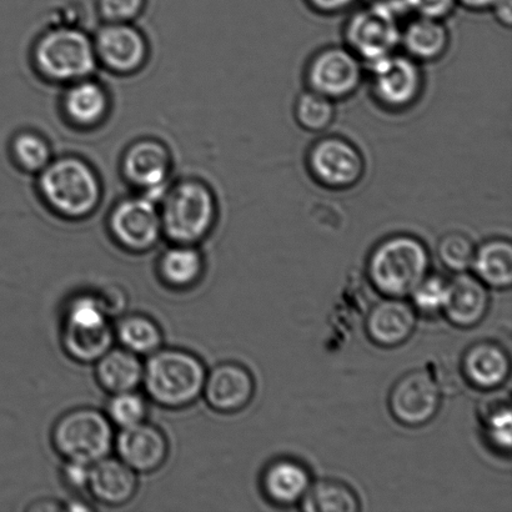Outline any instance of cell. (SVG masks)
Returning a JSON list of instances; mask_svg holds the SVG:
<instances>
[{"label":"cell","instance_id":"obj_43","mask_svg":"<svg viewBox=\"0 0 512 512\" xmlns=\"http://www.w3.org/2000/svg\"><path fill=\"white\" fill-rule=\"evenodd\" d=\"M384 2H396V0H384Z\"/></svg>","mask_w":512,"mask_h":512},{"label":"cell","instance_id":"obj_1","mask_svg":"<svg viewBox=\"0 0 512 512\" xmlns=\"http://www.w3.org/2000/svg\"><path fill=\"white\" fill-rule=\"evenodd\" d=\"M207 373L197 354L162 346L147 356L142 386L145 396L162 408L185 409L202 398Z\"/></svg>","mask_w":512,"mask_h":512},{"label":"cell","instance_id":"obj_20","mask_svg":"<svg viewBox=\"0 0 512 512\" xmlns=\"http://www.w3.org/2000/svg\"><path fill=\"white\" fill-rule=\"evenodd\" d=\"M416 311L400 298H388L373 306L366 318V333L374 344L395 348L413 335Z\"/></svg>","mask_w":512,"mask_h":512},{"label":"cell","instance_id":"obj_38","mask_svg":"<svg viewBox=\"0 0 512 512\" xmlns=\"http://www.w3.org/2000/svg\"><path fill=\"white\" fill-rule=\"evenodd\" d=\"M90 466L78 461H64L62 480L65 486L73 491L88 490Z\"/></svg>","mask_w":512,"mask_h":512},{"label":"cell","instance_id":"obj_13","mask_svg":"<svg viewBox=\"0 0 512 512\" xmlns=\"http://www.w3.org/2000/svg\"><path fill=\"white\" fill-rule=\"evenodd\" d=\"M170 170L172 155L159 140H138L123 155L122 172L125 179L157 202L168 189Z\"/></svg>","mask_w":512,"mask_h":512},{"label":"cell","instance_id":"obj_39","mask_svg":"<svg viewBox=\"0 0 512 512\" xmlns=\"http://www.w3.org/2000/svg\"><path fill=\"white\" fill-rule=\"evenodd\" d=\"M100 300L108 311L110 318L122 315L128 306V295L123 288L118 285L104 286L103 289L97 290Z\"/></svg>","mask_w":512,"mask_h":512},{"label":"cell","instance_id":"obj_7","mask_svg":"<svg viewBox=\"0 0 512 512\" xmlns=\"http://www.w3.org/2000/svg\"><path fill=\"white\" fill-rule=\"evenodd\" d=\"M50 438L64 461L93 465L112 453L114 425L103 411L83 406L60 416Z\"/></svg>","mask_w":512,"mask_h":512},{"label":"cell","instance_id":"obj_11","mask_svg":"<svg viewBox=\"0 0 512 512\" xmlns=\"http://www.w3.org/2000/svg\"><path fill=\"white\" fill-rule=\"evenodd\" d=\"M371 87L384 107L404 109L419 98L423 74L409 55L391 53L371 63Z\"/></svg>","mask_w":512,"mask_h":512},{"label":"cell","instance_id":"obj_6","mask_svg":"<svg viewBox=\"0 0 512 512\" xmlns=\"http://www.w3.org/2000/svg\"><path fill=\"white\" fill-rule=\"evenodd\" d=\"M33 59L45 79L65 85L92 77L98 67L93 38L73 25H58L43 33Z\"/></svg>","mask_w":512,"mask_h":512},{"label":"cell","instance_id":"obj_8","mask_svg":"<svg viewBox=\"0 0 512 512\" xmlns=\"http://www.w3.org/2000/svg\"><path fill=\"white\" fill-rule=\"evenodd\" d=\"M398 15V9L389 2L358 10L345 28L351 52L370 64L394 53L403 32Z\"/></svg>","mask_w":512,"mask_h":512},{"label":"cell","instance_id":"obj_17","mask_svg":"<svg viewBox=\"0 0 512 512\" xmlns=\"http://www.w3.org/2000/svg\"><path fill=\"white\" fill-rule=\"evenodd\" d=\"M255 391L252 373L238 363H222L207 373L203 398L220 414H234L247 408Z\"/></svg>","mask_w":512,"mask_h":512},{"label":"cell","instance_id":"obj_37","mask_svg":"<svg viewBox=\"0 0 512 512\" xmlns=\"http://www.w3.org/2000/svg\"><path fill=\"white\" fill-rule=\"evenodd\" d=\"M405 4L420 17L441 20L451 13L455 0H405Z\"/></svg>","mask_w":512,"mask_h":512},{"label":"cell","instance_id":"obj_36","mask_svg":"<svg viewBox=\"0 0 512 512\" xmlns=\"http://www.w3.org/2000/svg\"><path fill=\"white\" fill-rule=\"evenodd\" d=\"M145 0H99L105 23H132L142 13Z\"/></svg>","mask_w":512,"mask_h":512},{"label":"cell","instance_id":"obj_10","mask_svg":"<svg viewBox=\"0 0 512 512\" xmlns=\"http://www.w3.org/2000/svg\"><path fill=\"white\" fill-rule=\"evenodd\" d=\"M308 167L316 182L339 190L354 187L365 172L363 154L340 137H325L316 142L308 154Z\"/></svg>","mask_w":512,"mask_h":512},{"label":"cell","instance_id":"obj_29","mask_svg":"<svg viewBox=\"0 0 512 512\" xmlns=\"http://www.w3.org/2000/svg\"><path fill=\"white\" fill-rule=\"evenodd\" d=\"M478 405L481 425L484 426L485 440L499 453H509L511 449L512 415L508 398L486 391Z\"/></svg>","mask_w":512,"mask_h":512},{"label":"cell","instance_id":"obj_9","mask_svg":"<svg viewBox=\"0 0 512 512\" xmlns=\"http://www.w3.org/2000/svg\"><path fill=\"white\" fill-rule=\"evenodd\" d=\"M108 229L125 252H150L163 237L159 202L145 194L120 200L109 214Z\"/></svg>","mask_w":512,"mask_h":512},{"label":"cell","instance_id":"obj_30","mask_svg":"<svg viewBox=\"0 0 512 512\" xmlns=\"http://www.w3.org/2000/svg\"><path fill=\"white\" fill-rule=\"evenodd\" d=\"M301 509L309 512H356L360 501L348 485L335 480H321L310 485L300 501Z\"/></svg>","mask_w":512,"mask_h":512},{"label":"cell","instance_id":"obj_25","mask_svg":"<svg viewBox=\"0 0 512 512\" xmlns=\"http://www.w3.org/2000/svg\"><path fill=\"white\" fill-rule=\"evenodd\" d=\"M94 365L100 388L110 395L138 390L142 386L144 361L122 346H113Z\"/></svg>","mask_w":512,"mask_h":512},{"label":"cell","instance_id":"obj_5","mask_svg":"<svg viewBox=\"0 0 512 512\" xmlns=\"http://www.w3.org/2000/svg\"><path fill=\"white\" fill-rule=\"evenodd\" d=\"M430 256L421 240L395 235L373 250L368 275L374 288L388 298L411 295L429 273Z\"/></svg>","mask_w":512,"mask_h":512},{"label":"cell","instance_id":"obj_31","mask_svg":"<svg viewBox=\"0 0 512 512\" xmlns=\"http://www.w3.org/2000/svg\"><path fill=\"white\" fill-rule=\"evenodd\" d=\"M149 405L147 396L138 390L110 395L105 409L110 423L118 429L130 428L147 421Z\"/></svg>","mask_w":512,"mask_h":512},{"label":"cell","instance_id":"obj_28","mask_svg":"<svg viewBox=\"0 0 512 512\" xmlns=\"http://www.w3.org/2000/svg\"><path fill=\"white\" fill-rule=\"evenodd\" d=\"M115 341L122 348L132 351L142 358L162 348L163 330L150 316L140 313L124 315L114 326Z\"/></svg>","mask_w":512,"mask_h":512},{"label":"cell","instance_id":"obj_33","mask_svg":"<svg viewBox=\"0 0 512 512\" xmlns=\"http://www.w3.org/2000/svg\"><path fill=\"white\" fill-rule=\"evenodd\" d=\"M334 100L308 90L300 95L295 104V118L309 132H323L333 123L335 117Z\"/></svg>","mask_w":512,"mask_h":512},{"label":"cell","instance_id":"obj_34","mask_svg":"<svg viewBox=\"0 0 512 512\" xmlns=\"http://www.w3.org/2000/svg\"><path fill=\"white\" fill-rule=\"evenodd\" d=\"M476 249L468 235L449 233L438 244V256L445 266L455 273H465L473 265Z\"/></svg>","mask_w":512,"mask_h":512},{"label":"cell","instance_id":"obj_24","mask_svg":"<svg viewBox=\"0 0 512 512\" xmlns=\"http://www.w3.org/2000/svg\"><path fill=\"white\" fill-rule=\"evenodd\" d=\"M311 485L308 469L298 461L280 459L271 463L261 476V488L271 503L290 506L303 500Z\"/></svg>","mask_w":512,"mask_h":512},{"label":"cell","instance_id":"obj_32","mask_svg":"<svg viewBox=\"0 0 512 512\" xmlns=\"http://www.w3.org/2000/svg\"><path fill=\"white\" fill-rule=\"evenodd\" d=\"M12 155L15 163L24 172L40 173L52 162V149L42 135L35 132H22L15 135L12 142Z\"/></svg>","mask_w":512,"mask_h":512},{"label":"cell","instance_id":"obj_19","mask_svg":"<svg viewBox=\"0 0 512 512\" xmlns=\"http://www.w3.org/2000/svg\"><path fill=\"white\" fill-rule=\"evenodd\" d=\"M486 285L476 276L459 273L448 283L443 314L451 324L469 329L478 325L489 310Z\"/></svg>","mask_w":512,"mask_h":512},{"label":"cell","instance_id":"obj_42","mask_svg":"<svg viewBox=\"0 0 512 512\" xmlns=\"http://www.w3.org/2000/svg\"><path fill=\"white\" fill-rule=\"evenodd\" d=\"M460 2L470 9L483 10L494 9L501 0H460Z\"/></svg>","mask_w":512,"mask_h":512},{"label":"cell","instance_id":"obj_41","mask_svg":"<svg viewBox=\"0 0 512 512\" xmlns=\"http://www.w3.org/2000/svg\"><path fill=\"white\" fill-rule=\"evenodd\" d=\"M494 10L499 22L510 27L512 20L511 0H501Z\"/></svg>","mask_w":512,"mask_h":512},{"label":"cell","instance_id":"obj_16","mask_svg":"<svg viewBox=\"0 0 512 512\" xmlns=\"http://www.w3.org/2000/svg\"><path fill=\"white\" fill-rule=\"evenodd\" d=\"M114 450L117 458L137 474H152L162 468L169 456L167 435L157 425L140 423L119 429L115 435Z\"/></svg>","mask_w":512,"mask_h":512},{"label":"cell","instance_id":"obj_22","mask_svg":"<svg viewBox=\"0 0 512 512\" xmlns=\"http://www.w3.org/2000/svg\"><path fill=\"white\" fill-rule=\"evenodd\" d=\"M62 109L65 118L80 128H92L103 122L109 112V97L103 85L92 77L67 85Z\"/></svg>","mask_w":512,"mask_h":512},{"label":"cell","instance_id":"obj_12","mask_svg":"<svg viewBox=\"0 0 512 512\" xmlns=\"http://www.w3.org/2000/svg\"><path fill=\"white\" fill-rule=\"evenodd\" d=\"M361 78V60L349 48L343 47L321 50L306 70L310 90L331 100L349 97L359 88Z\"/></svg>","mask_w":512,"mask_h":512},{"label":"cell","instance_id":"obj_26","mask_svg":"<svg viewBox=\"0 0 512 512\" xmlns=\"http://www.w3.org/2000/svg\"><path fill=\"white\" fill-rule=\"evenodd\" d=\"M409 57L420 62H433L448 49L449 33L439 19L420 17L406 25L401 42Z\"/></svg>","mask_w":512,"mask_h":512},{"label":"cell","instance_id":"obj_4","mask_svg":"<svg viewBox=\"0 0 512 512\" xmlns=\"http://www.w3.org/2000/svg\"><path fill=\"white\" fill-rule=\"evenodd\" d=\"M112 318L92 291H80L64 304L60 343L75 363L95 364L114 346Z\"/></svg>","mask_w":512,"mask_h":512},{"label":"cell","instance_id":"obj_2","mask_svg":"<svg viewBox=\"0 0 512 512\" xmlns=\"http://www.w3.org/2000/svg\"><path fill=\"white\" fill-rule=\"evenodd\" d=\"M38 188L45 204L65 219L89 217L102 198L97 173L77 157L52 159L39 173Z\"/></svg>","mask_w":512,"mask_h":512},{"label":"cell","instance_id":"obj_15","mask_svg":"<svg viewBox=\"0 0 512 512\" xmlns=\"http://www.w3.org/2000/svg\"><path fill=\"white\" fill-rule=\"evenodd\" d=\"M93 43L98 64L115 74L138 72L148 57L147 40L132 23H104Z\"/></svg>","mask_w":512,"mask_h":512},{"label":"cell","instance_id":"obj_23","mask_svg":"<svg viewBox=\"0 0 512 512\" xmlns=\"http://www.w3.org/2000/svg\"><path fill=\"white\" fill-rule=\"evenodd\" d=\"M205 273V259L198 245L172 244L160 254L157 275L170 290L185 291L195 288Z\"/></svg>","mask_w":512,"mask_h":512},{"label":"cell","instance_id":"obj_35","mask_svg":"<svg viewBox=\"0 0 512 512\" xmlns=\"http://www.w3.org/2000/svg\"><path fill=\"white\" fill-rule=\"evenodd\" d=\"M446 293L448 281L438 275L426 276L411 293L415 311L430 316L443 313Z\"/></svg>","mask_w":512,"mask_h":512},{"label":"cell","instance_id":"obj_21","mask_svg":"<svg viewBox=\"0 0 512 512\" xmlns=\"http://www.w3.org/2000/svg\"><path fill=\"white\" fill-rule=\"evenodd\" d=\"M461 370L469 384L483 391H494L508 380L510 358L503 346L480 341L465 351Z\"/></svg>","mask_w":512,"mask_h":512},{"label":"cell","instance_id":"obj_27","mask_svg":"<svg viewBox=\"0 0 512 512\" xmlns=\"http://www.w3.org/2000/svg\"><path fill=\"white\" fill-rule=\"evenodd\" d=\"M476 278L495 289H508L512 281V248L509 240L493 239L476 249Z\"/></svg>","mask_w":512,"mask_h":512},{"label":"cell","instance_id":"obj_14","mask_svg":"<svg viewBox=\"0 0 512 512\" xmlns=\"http://www.w3.org/2000/svg\"><path fill=\"white\" fill-rule=\"evenodd\" d=\"M441 403L440 386L428 371L406 374L394 385L390 394V410L400 424L423 426L435 418Z\"/></svg>","mask_w":512,"mask_h":512},{"label":"cell","instance_id":"obj_3","mask_svg":"<svg viewBox=\"0 0 512 512\" xmlns=\"http://www.w3.org/2000/svg\"><path fill=\"white\" fill-rule=\"evenodd\" d=\"M159 212L163 237L170 243L199 245L217 222V200L207 184L183 180L165 190Z\"/></svg>","mask_w":512,"mask_h":512},{"label":"cell","instance_id":"obj_18","mask_svg":"<svg viewBox=\"0 0 512 512\" xmlns=\"http://www.w3.org/2000/svg\"><path fill=\"white\" fill-rule=\"evenodd\" d=\"M139 488L138 474L122 460L107 456L90 466L88 490L98 503L120 508L135 498Z\"/></svg>","mask_w":512,"mask_h":512},{"label":"cell","instance_id":"obj_40","mask_svg":"<svg viewBox=\"0 0 512 512\" xmlns=\"http://www.w3.org/2000/svg\"><path fill=\"white\" fill-rule=\"evenodd\" d=\"M309 2L321 13H338L349 8L354 0H309Z\"/></svg>","mask_w":512,"mask_h":512}]
</instances>
